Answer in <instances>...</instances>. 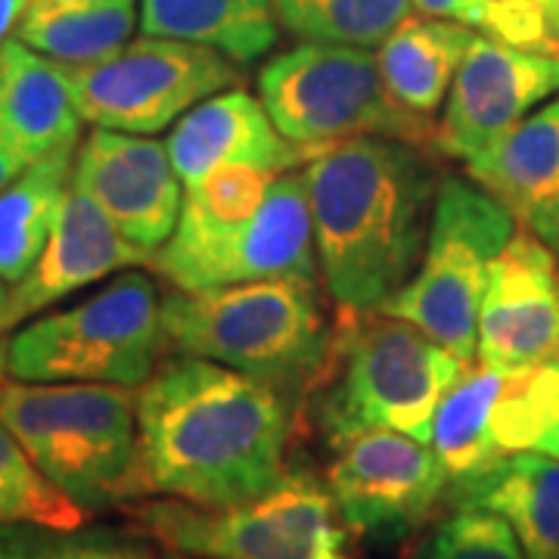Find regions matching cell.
I'll list each match as a JSON object with an SVG mask.
<instances>
[{
	"mask_svg": "<svg viewBox=\"0 0 559 559\" xmlns=\"http://www.w3.org/2000/svg\"><path fill=\"white\" fill-rule=\"evenodd\" d=\"M150 495L227 510L283 481L289 407L274 385L212 360H159L138 389Z\"/></svg>",
	"mask_w": 559,
	"mask_h": 559,
	"instance_id": "1",
	"label": "cell"
},
{
	"mask_svg": "<svg viewBox=\"0 0 559 559\" xmlns=\"http://www.w3.org/2000/svg\"><path fill=\"white\" fill-rule=\"evenodd\" d=\"M318 271L340 311H382L426 255L441 175L426 146L355 138L308 156Z\"/></svg>",
	"mask_w": 559,
	"mask_h": 559,
	"instance_id": "2",
	"label": "cell"
},
{
	"mask_svg": "<svg viewBox=\"0 0 559 559\" xmlns=\"http://www.w3.org/2000/svg\"><path fill=\"white\" fill-rule=\"evenodd\" d=\"M0 423L84 513L150 495L131 385L20 382L0 370Z\"/></svg>",
	"mask_w": 559,
	"mask_h": 559,
	"instance_id": "3",
	"label": "cell"
},
{
	"mask_svg": "<svg viewBox=\"0 0 559 559\" xmlns=\"http://www.w3.org/2000/svg\"><path fill=\"white\" fill-rule=\"evenodd\" d=\"M162 330L178 355L240 370L274 389L318 382L333 342L318 283L308 277L175 289L162 299Z\"/></svg>",
	"mask_w": 559,
	"mask_h": 559,
	"instance_id": "4",
	"label": "cell"
},
{
	"mask_svg": "<svg viewBox=\"0 0 559 559\" xmlns=\"http://www.w3.org/2000/svg\"><path fill=\"white\" fill-rule=\"evenodd\" d=\"M466 364L407 320L382 311H342L323 364L318 423L340 448L370 429H392L429 444L444 392Z\"/></svg>",
	"mask_w": 559,
	"mask_h": 559,
	"instance_id": "5",
	"label": "cell"
},
{
	"mask_svg": "<svg viewBox=\"0 0 559 559\" xmlns=\"http://www.w3.org/2000/svg\"><path fill=\"white\" fill-rule=\"evenodd\" d=\"M165 342L156 283L124 271L72 308L25 323L0 348V370L20 382H112L140 389Z\"/></svg>",
	"mask_w": 559,
	"mask_h": 559,
	"instance_id": "6",
	"label": "cell"
},
{
	"mask_svg": "<svg viewBox=\"0 0 559 559\" xmlns=\"http://www.w3.org/2000/svg\"><path fill=\"white\" fill-rule=\"evenodd\" d=\"M259 100L305 159L355 138L436 143V124L392 100L367 47L301 40L261 66Z\"/></svg>",
	"mask_w": 559,
	"mask_h": 559,
	"instance_id": "7",
	"label": "cell"
},
{
	"mask_svg": "<svg viewBox=\"0 0 559 559\" xmlns=\"http://www.w3.org/2000/svg\"><path fill=\"white\" fill-rule=\"evenodd\" d=\"M516 230L520 224L507 205L476 180L441 178L426 255L417 274L382 305V314L407 320L473 367L488 271Z\"/></svg>",
	"mask_w": 559,
	"mask_h": 559,
	"instance_id": "8",
	"label": "cell"
},
{
	"mask_svg": "<svg viewBox=\"0 0 559 559\" xmlns=\"http://www.w3.org/2000/svg\"><path fill=\"white\" fill-rule=\"evenodd\" d=\"M140 535L193 559H348L330 488L311 473H286L261 498L209 510L187 500L124 507Z\"/></svg>",
	"mask_w": 559,
	"mask_h": 559,
	"instance_id": "9",
	"label": "cell"
},
{
	"mask_svg": "<svg viewBox=\"0 0 559 559\" xmlns=\"http://www.w3.org/2000/svg\"><path fill=\"white\" fill-rule=\"evenodd\" d=\"M81 119L124 134H159L193 106L240 87L242 72L224 53L168 38L128 40L91 66H66Z\"/></svg>",
	"mask_w": 559,
	"mask_h": 559,
	"instance_id": "10",
	"label": "cell"
},
{
	"mask_svg": "<svg viewBox=\"0 0 559 559\" xmlns=\"http://www.w3.org/2000/svg\"><path fill=\"white\" fill-rule=\"evenodd\" d=\"M150 264L180 293L277 277L314 280L318 249L305 175L283 171L264 205L240 227L205 240H168Z\"/></svg>",
	"mask_w": 559,
	"mask_h": 559,
	"instance_id": "11",
	"label": "cell"
},
{
	"mask_svg": "<svg viewBox=\"0 0 559 559\" xmlns=\"http://www.w3.org/2000/svg\"><path fill=\"white\" fill-rule=\"evenodd\" d=\"M554 97H559V53L525 50L476 32L436 124V150L463 165L479 159Z\"/></svg>",
	"mask_w": 559,
	"mask_h": 559,
	"instance_id": "12",
	"label": "cell"
},
{
	"mask_svg": "<svg viewBox=\"0 0 559 559\" xmlns=\"http://www.w3.org/2000/svg\"><path fill=\"white\" fill-rule=\"evenodd\" d=\"M326 488L348 528L399 538L448 498V473L432 444L392 429H370L336 448Z\"/></svg>",
	"mask_w": 559,
	"mask_h": 559,
	"instance_id": "13",
	"label": "cell"
},
{
	"mask_svg": "<svg viewBox=\"0 0 559 559\" xmlns=\"http://www.w3.org/2000/svg\"><path fill=\"white\" fill-rule=\"evenodd\" d=\"M559 358V261L516 230L491 261L479 311V364L520 373Z\"/></svg>",
	"mask_w": 559,
	"mask_h": 559,
	"instance_id": "14",
	"label": "cell"
},
{
	"mask_svg": "<svg viewBox=\"0 0 559 559\" xmlns=\"http://www.w3.org/2000/svg\"><path fill=\"white\" fill-rule=\"evenodd\" d=\"M72 187L100 205L143 252L171 240L183 209V183L168 146L156 138L94 128L75 150Z\"/></svg>",
	"mask_w": 559,
	"mask_h": 559,
	"instance_id": "15",
	"label": "cell"
},
{
	"mask_svg": "<svg viewBox=\"0 0 559 559\" xmlns=\"http://www.w3.org/2000/svg\"><path fill=\"white\" fill-rule=\"evenodd\" d=\"M150 259L153 255L128 240L97 202L72 187L62 200L40 259L10 289V330L84 286H94Z\"/></svg>",
	"mask_w": 559,
	"mask_h": 559,
	"instance_id": "16",
	"label": "cell"
},
{
	"mask_svg": "<svg viewBox=\"0 0 559 559\" xmlns=\"http://www.w3.org/2000/svg\"><path fill=\"white\" fill-rule=\"evenodd\" d=\"M180 183L190 190L224 165H255L264 171H293L301 150L277 131L259 97L242 87L221 91L175 121L165 140Z\"/></svg>",
	"mask_w": 559,
	"mask_h": 559,
	"instance_id": "17",
	"label": "cell"
},
{
	"mask_svg": "<svg viewBox=\"0 0 559 559\" xmlns=\"http://www.w3.org/2000/svg\"><path fill=\"white\" fill-rule=\"evenodd\" d=\"M466 175L559 261V97L535 109L479 159L466 162Z\"/></svg>",
	"mask_w": 559,
	"mask_h": 559,
	"instance_id": "18",
	"label": "cell"
},
{
	"mask_svg": "<svg viewBox=\"0 0 559 559\" xmlns=\"http://www.w3.org/2000/svg\"><path fill=\"white\" fill-rule=\"evenodd\" d=\"M0 124L22 159L75 153L81 119L66 66L10 38L0 57Z\"/></svg>",
	"mask_w": 559,
	"mask_h": 559,
	"instance_id": "19",
	"label": "cell"
},
{
	"mask_svg": "<svg viewBox=\"0 0 559 559\" xmlns=\"http://www.w3.org/2000/svg\"><path fill=\"white\" fill-rule=\"evenodd\" d=\"M457 507H485L510 522L525 559H559V460L520 451L454 491Z\"/></svg>",
	"mask_w": 559,
	"mask_h": 559,
	"instance_id": "20",
	"label": "cell"
},
{
	"mask_svg": "<svg viewBox=\"0 0 559 559\" xmlns=\"http://www.w3.org/2000/svg\"><path fill=\"white\" fill-rule=\"evenodd\" d=\"M473 38L476 32L460 22L407 16L380 44L382 81L392 100L411 116L432 121L451 94Z\"/></svg>",
	"mask_w": 559,
	"mask_h": 559,
	"instance_id": "21",
	"label": "cell"
},
{
	"mask_svg": "<svg viewBox=\"0 0 559 559\" xmlns=\"http://www.w3.org/2000/svg\"><path fill=\"white\" fill-rule=\"evenodd\" d=\"M140 35L212 47L249 66L277 47L280 20L274 0H140Z\"/></svg>",
	"mask_w": 559,
	"mask_h": 559,
	"instance_id": "22",
	"label": "cell"
},
{
	"mask_svg": "<svg viewBox=\"0 0 559 559\" xmlns=\"http://www.w3.org/2000/svg\"><path fill=\"white\" fill-rule=\"evenodd\" d=\"M138 0H32L13 38L62 66H91L128 44Z\"/></svg>",
	"mask_w": 559,
	"mask_h": 559,
	"instance_id": "23",
	"label": "cell"
},
{
	"mask_svg": "<svg viewBox=\"0 0 559 559\" xmlns=\"http://www.w3.org/2000/svg\"><path fill=\"white\" fill-rule=\"evenodd\" d=\"M503 382L507 373L473 364L441 399L429 444L448 473V498L507 457L491 436V417Z\"/></svg>",
	"mask_w": 559,
	"mask_h": 559,
	"instance_id": "24",
	"label": "cell"
},
{
	"mask_svg": "<svg viewBox=\"0 0 559 559\" xmlns=\"http://www.w3.org/2000/svg\"><path fill=\"white\" fill-rule=\"evenodd\" d=\"M75 153L32 162L0 190V280L16 286L40 259L53 234L66 193L72 190Z\"/></svg>",
	"mask_w": 559,
	"mask_h": 559,
	"instance_id": "25",
	"label": "cell"
},
{
	"mask_svg": "<svg viewBox=\"0 0 559 559\" xmlns=\"http://www.w3.org/2000/svg\"><path fill=\"white\" fill-rule=\"evenodd\" d=\"M411 0H274L280 25L311 44L377 47L411 16Z\"/></svg>",
	"mask_w": 559,
	"mask_h": 559,
	"instance_id": "26",
	"label": "cell"
},
{
	"mask_svg": "<svg viewBox=\"0 0 559 559\" xmlns=\"http://www.w3.org/2000/svg\"><path fill=\"white\" fill-rule=\"evenodd\" d=\"M280 175L255 165H224L183 193L180 221L171 240H205L240 227L259 212Z\"/></svg>",
	"mask_w": 559,
	"mask_h": 559,
	"instance_id": "27",
	"label": "cell"
},
{
	"mask_svg": "<svg viewBox=\"0 0 559 559\" xmlns=\"http://www.w3.org/2000/svg\"><path fill=\"white\" fill-rule=\"evenodd\" d=\"M84 520L87 513L40 473L0 423V528L38 525L44 532H79Z\"/></svg>",
	"mask_w": 559,
	"mask_h": 559,
	"instance_id": "28",
	"label": "cell"
},
{
	"mask_svg": "<svg viewBox=\"0 0 559 559\" xmlns=\"http://www.w3.org/2000/svg\"><path fill=\"white\" fill-rule=\"evenodd\" d=\"M554 426H559V360L507 373L491 417V436L500 451H535Z\"/></svg>",
	"mask_w": 559,
	"mask_h": 559,
	"instance_id": "29",
	"label": "cell"
},
{
	"mask_svg": "<svg viewBox=\"0 0 559 559\" xmlns=\"http://www.w3.org/2000/svg\"><path fill=\"white\" fill-rule=\"evenodd\" d=\"M419 559H525L510 522L485 507H457L439 522Z\"/></svg>",
	"mask_w": 559,
	"mask_h": 559,
	"instance_id": "30",
	"label": "cell"
},
{
	"mask_svg": "<svg viewBox=\"0 0 559 559\" xmlns=\"http://www.w3.org/2000/svg\"><path fill=\"white\" fill-rule=\"evenodd\" d=\"M38 559H156L143 547L100 532H53L50 538L35 535Z\"/></svg>",
	"mask_w": 559,
	"mask_h": 559,
	"instance_id": "31",
	"label": "cell"
},
{
	"mask_svg": "<svg viewBox=\"0 0 559 559\" xmlns=\"http://www.w3.org/2000/svg\"><path fill=\"white\" fill-rule=\"evenodd\" d=\"M411 7L417 10L419 16L460 22V25L485 35L495 10L500 7V0H411Z\"/></svg>",
	"mask_w": 559,
	"mask_h": 559,
	"instance_id": "32",
	"label": "cell"
},
{
	"mask_svg": "<svg viewBox=\"0 0 559 559\" xmlns=\"http://www.w3.org/2000/svg\"><path fill=\"white\" fill-rule=\"evenodd\" d=\"M0 559H38L35 535L20 528H0Z\"/></svg>",
	"mask_w": 559,
	"mask_h": 559,
	"instance_id": "33",
	"label": "cell"
},
{
	"mask_svg": "<svg viewBox=\"0 0 559 559\" xmlns=\"http://www.w3.org/2000/svg\"><path fill=\"white\" fill-rule=\"evenodd\" d=\"M28 168V162L22 159V153L13 146V140L7 138L3 124H0V190L10 187Z\"/></svg>",
	"mask_w": 559,
	"mask_h": 559,
	"instance_id": "34",
	"label": "cell"
},
{
	"mask_svg": "<svg viewBox=\"0 0 559 559\" xmlns=\"http://www.w3.org/2000/svg\"><path fill=\"white\" fill-rule=\"evenodd\" d=\"M28 3L32 0H0V57H3V47H7V40L13 38V32H16Z\"/></svg>",
	"mask_w": 559,
	"mask_h": 559,
	"instance_id": "35",
	"label": "cell"
},
{
	"mask_svg": "<svg viewBox=\"0 0 559 559\" xmlns=\"http://www.w3.org/2000/svg\"><path fill=\"white\" fill-rule=\"evenodd\" d=\"M528 7H535L540 13V20L547 22V32L559 47V0H525Z\"/></svg>",
	"mask_w": 559,
	"mask_h": 559,
	"instance_id": "36",
	"label": "cell"
},
{
	"mask_svg": "<svg viewBox=\"0 0 559 559\" xmlns=\"http://www.w3.org/2000/svg\"><path fill=\"white\" fill-rule=\"evenodd\" d=\"M7 286H10V283L0 280V342L10 333V289H7Z\"/></svg>",
	"mask_w": 559,
	"mask_h": 559,
	"instance_id": "37",
	"label": "cell"
},
{
	"mask_svg": "<svg viewBox=\"0 0 559 559\" xmlns=\"http://www.w3.org/2000/svg\"><path fill=\"white\" fill-rule=\"evenodd\" d=\"M535 451H538V454H547V457L559 460V426H554V429L538 441V448H535Z\"/></svg>",
	"mask_w": 559,
	"mask_h": 559,
	"instance_id": "38",
	"label": "cell"
},
{
	"mask_svg": "<svg viewBox=\"0 0 559 559\" xmlns=\"http://www.w3.org/2000/svg\"><path fill=\"white\" fill-rule=\"evenodd\" d=\"M162 559H193V557H180V554H168V557H162Z\"/></svg>",
	"mask_w": 559,
	"mask_h": 559,
	"instance_id": "39",
	"label": "cell"
},
{
	"mask_svg": "<svg viewBox=\"0 0 559 559\" xmlns=\"http://www.w3.org/2000/svg\"><path fill=\"white\" fill-rule=\"evenodd\" d=\"M557 360H559V358H557Z\"/></svg>",
	"mask_w": 559,
	"mask_h": 559,
	"instance_id": "40",
	"label": "cell"
}]
</instances>
